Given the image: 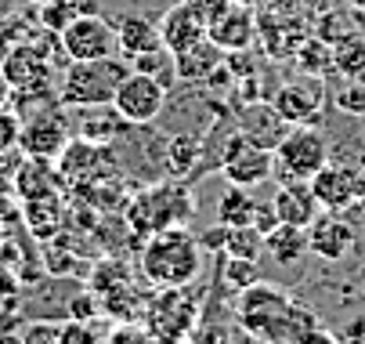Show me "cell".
Returning a JSON list of instances; mask_svg holds the SVG:
<instances>
[{
  "mask_svg": "<svg viewBox=\"0 0 365 344\" xmlns=\"http://www.w3.org/2000/svg\"><path fill=\"white\" fill-rule=\"evenodd\" d=\"M235 323L246 337L268 340V344H300V340H333L319 326V315L304 308L293 293L279 283L257 279L239 293L235 305Z\"/></svg>",
  "mask_w": 365,
  "mask_h": 344,
  "instance_id": "obj_1",
  "label": "cell"
},
{
  "mask_svg": "<svg viewBox=\"0 0 365 344\" xmlns=\"http://www.w3.org/2000/svg\"><path fill=\"white\" fill-rule=\"evenodd\" d=\"M202 243L185 228V225H170L152 232V239L138 254V268L141 279L152 283L155 290L163 286H192L195 275L202 272Z\"/></svg>",
  "mask_w": 365,
  "mask_h": 344,
  "instance_id": "obj_2",
  "label": "cell"
},
{
  "mask_svg": "<svg viewBox=\"0 0 365 344\" xmlns=\"http://www.w3.org/2000/svg\"><path fill=\"white\" fill-rule=\"evenodd\" d=\"M127 62L120 55L109 59H87V62H69V69L62 73V91L58 102L66 109H109L116 87L127 76Z\"/></svg>",
  "mask_w": 365,
  "mask_h": 344,
  "instance_id": "obj_3",
  "label": "cell"
},
{
  "mask_svg": "<svg viewBox=\"0 0 365 344\" xmlns=\"http://www.w3.org/2000/svg\"><path fill=\"white\" fill-rule=\"evenodd\" d=\"M326 163H329V141L315 123L289 127L272 149V178L279 181H311Z\"/></svg>",
  "mask_w": 365,
  "mask_h": 344,
  "instance_id": "obj_4",
  "label": "cell"
},
{
  "mask_svg": "<svg viewBox=\"0 0 365 344\" xmlns=\"http://www.w3.org/2000/svg\"><path fill=\"white\" fill-rule=\"evenodd\" d=\"M199 305L188 293V286H163L155 298L145 305V337L152 340H185L195 337Z\"/></svg>",
  "mask_w": 365,
  "mask_h": 344,
  "instance_id": "obj_5",
  "label": "cell"
},
{
  "mask_svg": "<svg viewBox=\"0 0 365 344\" xmlns=\"http://www.w3.org/2000/svg\"><path fill=\"white\" fill-rule=\"evenodd\" d=\"M188 218H192V200L185 185H152L138 192L127 207V221L134 232H160L170 225H185Z\"/></svg>",
  "mask_w": 365,
  "mask_h": 344,
  "instance_id": "obj_6",
  "label": "cell"
},
{
  "mask_svg": "<svg viewBox=\"0 0 365 344\" xmlns=\"http://www.w3.org/2000/svg\"><path fill=\"white\" fill-rule=\"evenodd\" d=\"M163 106H167V84L145 69H130L113 98V109L123 116V123H134V127L152 123L163 113Z\"/></svg>",
  "mask_w": 365,
  "mask_h": 344,
  "instance_id": "obj_7",
  "label": "cell"
},
{
  "mask_svg": "<svg viewBox=\"0 0 365 344\" xmlns=\"http://www.w3.org/2000/svg\"><path fill=\"white\" fill-rule=\"evenodd\" d=\"M58 44L69 62H87V59H109L120 51L116 44V26L109 19H101L98 11H80L62 33H58Z\"/></svg>",
  "mask_w": 365,
  "mask_h": 344,
  "instance_id": "obj_8",
  "label": "cell"
},
{
  "mask_svg": "<svg viewBox=\"0 0 365 344\" xmlns=\"http://www.w3.org/2000/svg\"><path fill=\"white\" fill-rule=\"evenodd\" d=\"M221 174L228 178V185H260L272 178V149L264 145H253L242 131L232 134L225 141V156H221Z\"/></svg>",
  "mask_w": 365,
  "mask_h": 344,
  "instance_id": "obj_9",
  "label": "cell"
},
{
  "mask_svg": "<svg viewBox=\"0 0 365 344\" xmlns=\"http://www.w3.org/2000/svg\"><path fill=\"white\" fill-rule=\"evenodd\" d=\"M311 192L322 211H336L344 214L347 207L354 203H365V171H351V167H340V163H326L319 167V174L307 181Z\"/></svg>",
  "mask_w": 365,
  "mask_h": 344,
  "instance_id": "obj_10",
  "label": "cell"
},
{
  "mask_svg": "<svg viewBox=\"0 0 365 344\" xmlns=\"http://www.w3.org/2000/svg\"><path fill=\"white\" fill-rule=\"evenodd\" d=\"M0 73H4V80H8L11 91H36V94H43L51 87V76H55L47 47L29 44V40L26 44H15L11 51L4 55Z\"/></svg>",
  "mask_w": 365,
  "mask_h": 344,
  "instance_id": "obj_11",
  "label": "cell"
},
{
  "mask_svg": "<svg viewBox=\"0 0 365 344\" xmlns=\"http://www.w3.org/2000/svg\"><path fill=\"white\" fill-rule=\"evenodd\" d=\"M272 106L279 109V116L289 123V127H300V123H315L322 116V106H326V87H322V76H311L304 73L300 80L293 84H282L272 98Z\"/></svg>",
  "mask_w": 365,
  "mask_h": 344,
  "instance_id": "obj_12",
  "label": "cell"
},
{
  "mask_svg": "<svg viewBox=\"0 0 365 344\" xmlns=\"http://www.w3.org/2000/svg\"><path fill=\"white\" fill-rule=\"evenodd\" d=\"M206 36H210L225 55L246 51L257 40V11L250 4H242V0H232V4H225L210 22H206Z\"/></svg>",
  "mask_w": 365,
  "mask_h": 344,
  "instance_id": "obj_13",
  "label": "cell"
},
{
  "mask_svg": "<svg viewBox=\"0 0 365 344\" xmlns=\"http://www.w3.org/2000/svg\"><path fill=\"white\" fill-rule=\"evenodd\" d=\"M354 225L336 211H319V218L307 225V251L322 261H344L354 251Z\"/></svg>",
  "mask_w": 365,
  "mask_h": 344,
  "instance_id": "obj_14",
  "label": "cell"
},
{
  "mask_svg": "<svg viewBox=\"0 0 365 344\" xmlns=\"http://www.w3.org/2000/svg\"><path fill=\"white\" fill-rule=\"evenodd\" d=\"M19 145L26 149V156L33 160H58L62 149L69 145V127L66 120L55 113V109H47V113H36L29 123H22V134H19Z\"/></svg>",
  "mask_w": 365,
  "mask_h": 344,
  "instance_id": "obj_15",
  "label": "cell"
},
{
  "mask_svg": "<svg viewBox=\"0 0 365 344\" xmlns=\"http://www.w3.org/2000/svg\"><path fill=\"white\" fill-rule=\"evenodd\" d=\"M202 36H206V19L195 11L192 0H178L174 8L163 11V19H160V40H163V47H167L170 55L188 51V47L199 44Z\"/></svg>",
  "mask_w": 365,
  "mask_h": 344,
  "instance_id": "obj_16",
  "label": "cell"
},
{
  "mask_svg": "<svg viewBox=\"0 0 365 344\" xmlns=\"http://www.w3.org/2000/svg\"><path fill=\"white\" fill-rule=\"evenodd\" d=\"M272 207H275L279 221L300 225V228H307L311 221L319 218V211H322L307 181H279V188L272 196Z\"/></svg>",
  "mask_w": 365,
  "mask_h": 344,
  "instance_id": "obj_17",
  "label": "cell"
},
{
  "mask_svg": "<svg viewBox=\"0 0 365 344\" xmlns=\"http://www.w3.org/2000/svg\"><path fill=\"white\" fill-rule=\"evenodd\" d=\"M113 26H116V44H120V55H123V59L145 55V51H152V47H163V40H160V22H152V19H145V15L127 11V15H120Z\"/></svg>",
  "mask_w": 365,
  "mask_h": 344,
  "instance_id": "obj_18",
  "label": "cell"
},
{
  "mask_svg": "<svg viewBox=\"0 0 365 344\" xmlns=\"http://www.w3.org/2000/svg\"><path fill=\"white\" fill-rule=\"evenodd\" d=\"M239 131L253 141V145H264V149H275L282 141V134L289 131V123L279 116L275 106H250L239 116Z\"/></svg>",
  "mask_w": 365,
  "mask_h": 344,
  "instance_id": "obj_19",
  "label": "cell"
},
{
  "mask_svg": "<svg viewBox=\"0 0 365 344\" xmlns=\"http://www.w3.org/2000/svg\"><path fill=\"white\" fill-rule=\"evenodd\" d=\"M221 62H225V51H221L210 36H202L199 44L188 47V51L174 55V73H178L181 80H206L210 73L221 69Z\"/></svg>",
  "mask_w": 365,
  "mask_h": 344,
  "instance_id": "obj_20",
  "label": "cell"
},
{
  "mask_svg": "<svg viewBox=\"0 0 365 344\" xmlns=\"http://www.w3.org/2000/svg\"><path fill=\"white\" fill-rule=\"evenodd\" d=\"M264 251H268V258H275L279 265L300 261V258L307 254V228L279 221V225L264 236Z\"/></svg>",
  "mask_w": 365,
  "mask_h": 344,
  "instance_id": "obj_21",
  "label": "cell"
},
{
  "mask_svg": "<svg viewBox=\"0 0 365 344\" xmlns=\"http://www.w3.org/2000/svg\"><path fill=\"white\" fill-rule=\"evenodd\" d=\"M253 214H257V200L250 196L246 185H232L217 200V225H225V228L253 225Z\"/></svg>",
  "mask_w": 365,
  "mask_h": 344,
  "instance_id": "obj_22",
  "label": "cell"
},
{
  "mask_svg": "<svg viewBox=\"0 0 365 344\" xmlns=\"http://www.w3.org/2000/svg\"><path fill=\"white\" fill-rule=\"evenodd\" d=\"M333 69L340 76H365V36L361 33H344L333 44Z\"/></svg>",
  "mask_w": 365,
  "mask_h": 344,
  "instance_id": "obj_23",
  "label": "cell"
},
{
  "mask_svg": "<svg viewBox=\"0 0 365 344\" xmlns=\"http://www.w3.org/2000/svg\"><path fill=\"white\" fill-rule=\"evenodd\" d=\"M26 221L29 228L40 236V239H51L58 232V221H62V211H58V200L55 196H33V200H26Z\"/></svg>",
  "mask_w": 365,
  "mask_h": 344,
  "instance_id": "obj_24",
  "label": "cell"
},
{
  "mask_svg": "<svg viewBox=\"0 0 365 344\" xmlns=\"http://www.w3.org/2000/svg\"><path fill=\"white\" fill-rule=\"evenodd\" d=\"M225 228V225H221ZM221 247L228 258H260L264 251V236H260L253 225H239V228H225L221 232Z\"/></svg>",
  "mask_w": 365,
  "mask_h": 344,
  "instance_id": "obj_25",
  "label": "cell"
},
{
  "mask_svg": "<svg viewBox=\"0 0 365 344\" xmlns=\"http://www.w3.org/2000/svg\"><path fill=\"white\" fill-rule=\"evenodd\" d=\"M15 185H19V196H22V200H33V196H43V192H51L55 178L47 174V160H33V156H29V163L19 171Z\"/></svg>",
  "mask_w": 365,
  "mask_h": 344,
  "instance_id": "obj_26",
  "label": "cell"
},
{
  "mask_svg": "<svg viewBox=\"0 0 365 344\" xmlns=\"http://www.w3.org/2000/svg\"><path fill=\"white\" fill-rule=\"evenodd\" d=\"M221 258H225L221 275H225V286H228V290L242 293L246 286H253V283L260 279V265H257V258H228V254H221Z\"/></svg>",
  "mask_w": 365,
  "mask_h": 344,
  "instance_id": "obj_27",
  "label": "cell"
},
{
  "mask_svg": "<svg viewBox=\"0 0 365 344\" xmlns=\"http://www.w3.org/2000/svg\"><path fill=\"white\" fill-rule=\"evenodd\" d=\"M297 66L311 76H322L326 69H333V47L326 40H307L297 47Z\"/></svg>",
  "mask_w": 365,
  "mask_h": 344,
  "instance_id": "obj_28",
  "label": "cell"
},
{
  "mask_svg": "<svg viewBox=\"0 0 365 344\" xmlns=\"http://www.w3.org/2000/svg\"><path fill=\"white\" fill-rule=\"evenodd\" d=\"M80 11H83V8L76 4V0H51V4L40 8V26H43L47 33H62Z\"/></svg>",
  "mask_w": 365,
  "mask_h": 344,
  "instance_id": "obj_29",
  "label": "cell"
},
{
  "mask_svg": "<svg viewBox=\"0 0 365 344\" xmlns=\"http://www.w3.org/2000/svg\"><path fill=\"white\" fill-rule=\"evenodd\" d=\"M333 102H336V109L347 113V116H365V80H361V76H351V80L333 94Z\"/></svg>",
  "mask_w": 365,
  "mask_h": 344,
  "instance_id": "obj_30",
  "label": "cell"
},
{
  "mask_svg": "<svg viewBox=\"0 0 365 344\" xmlns=\"http://www.w3.org/2000/svg\"><path fill=\"white\" fill-rule=\"evenodd\" d=\"M192 167H199V141H192L188 134H181V138L170 141V171L174 174H185Z\"/></svg>",
  "mask_w": 365,
  "mask_h": 344,
  "instance_id": "obj_31",
  "label": "cell"
},
{
  "mask_svg": "<svg viewBox=\"0 0 365 344\" xmlns=\"http://www.w3.org/2000/svg\"><path fill=\"white\" fill-rule=\"evenodd\" d=\"M19 134H22V120H19V113L8 109V106H0V156L15 149V145H19Z\"/></svg>",
  "mask_w": 365,
  "mask_h": 344,
  "instance_id": "obj_32",
  "label": "cell"
},
{
  "mask_svg": "<svg viewBox=\"0 0 365 344\" xmlns=\"http://www.w3.org/2000/svg\"><path fill=\"white\" fill-rule=\"evenodd\" d=\"M22 340H62V326L58 323H36V326H22V333H19Z\"/></svg>",
  "mask_w": 365,
  "mask_h": 344,
  "instance_id": "obj_33",
  "label": "cell"
},
{
  "mask_svg": "<svg viewBox=\"0 0 365 344\" xmlns=\"http://www.w3.org/2000/svg\"><path fill=\"white\" fill-rule=\"evenodd\" d=\"M275 225H279V214H275L272 200H268V203H257V214H253V228H257L260 236H268V232H272Z\"/></svg>",
  "mask_w": 365,
  "mask_h": 344,
  "instance_id": "obj_34",
  "label": "cell"
},
{
  "mask_svg": "<svg viewBox=\"0 0 365 344\" xmlns=\"http://www.w3.org/2000/svg\"><path fill=\"white\" fill-rule=\"evenodd\" d=\"M192 4H195V11H199L206 22H210V19H214L225 4H232V0H192Z\"/></svg>",
  "mask_w": 365,
  "mask_h": 344,
  "instance_id": "obj_35",
  "label": "cell"
},
{
  "mask_svg": "<svg viewBox=\"0 0 365 344\" xmlns=\"http://www.w3.org/2000/svg\"><path fill=\"white\" fill-rule=\"evenodd\" d=\"M11 15V0H0V22H4Z\"/></svg>",
  "mask_w": 365,
  "mask_h": 344,
  "instance_id": "obj_36",
  "label": "cell"
},
{
  "mask_svg": "<svg viewBox=\"0 0 365 344\" xmlns=\"http://www.w3.org/2000/svg\"><path fill=\"white\" fill-rule=\"evenodd\" d=\"M347 4H351L354 11H365V0H347Z\"/></svg>",
  "mask_w": 365,
  "mask_h": 344,
  "instance_id": "obj_37",
  "label": "cell"
},
{
  "mask_svg": "<svg viewBox=\"0 0 365 344\" xmlns=\"http://www.w3.org/2000/svg\"><path fill=\"white\" fill-rule=\"evenodd\" d=\"M242 4H250V8H260V4H272V0H242Z\"/></svg>",
  "mask_w": 365,
  "mask_h": 344,
  "instance_id": "obj_38",
  "label": "cell"
},
{
  "mask_svg": "<svg viewBox=\"0 0 365 344\" xmlns=\"http://www.w3.org/2000/svg\"><path fill=\"white\" fill-rule=\"evenodd\" d=\"M29 4H36V8H43V4H51V0H29Z\"/></svg>",
  "mask_w": 365,
  "mask_h": 344,
  "instance_id": "obj_39",
  "label": "cell"
},
{
  "mask_svg": "<svg viewBox=\"0 0 365 344\" xmlns=\"http://www.w3.org/2000/svg\"><path fill=\"white\" fill-rule=\"evenodd\" d=\"M0 243H4V232H0Z\"/></svg>",
  "mask_w": 365,
  "mask_h": 344,
  "instance_id": "obj_40",
  "label": "cell"
}]
</instances>
